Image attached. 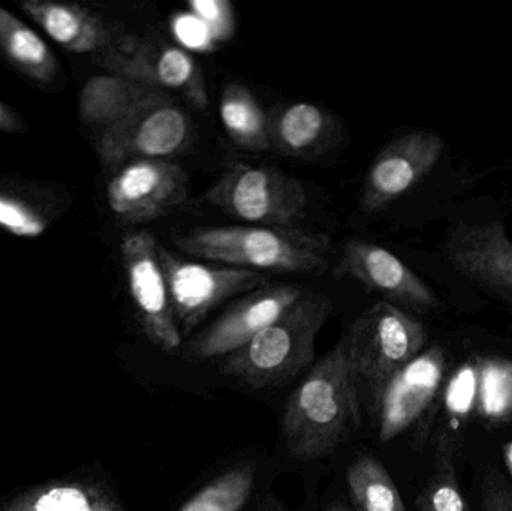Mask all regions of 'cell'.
I'll return each mask as SVG.
<instances>
[{
	"label": "cell",
	"instance_id": "1",
	"mask_svg": "<svg viewBox=\"0 0 512 511\" xmlns=\"http://www.w3.org/2000/svg\"><path fill=\"white\" fill-rule=\"evenodd\" d=\"M361 414L342 339L313 365L286 402L282 437L288 452L300 461L331 455L360 429Z\"/></svg>",
	"mask_w": 512,
	"mask_h": 511
},
{
	"label": "cell",
	"instance_id": "2",
	"mask_svg": "<svg viewBox=\"0 0 512 511\" xmlns=\"http://www.w3.org/2000/svg\"><path fill=\"white\" fill-rule=\"evenodd\" d=\"M183 254L213 264L274 272H319L327 266L331 239L300 228L237 225L198 227L176 237Z\"/></svg>",
	"mask_w": 512,
	"mask_h": 511
},
{
	"label": "cell",
	"instance_id": "3",
	"mask_svg": "<svg viewBox=\"0 0 512 511\" xmlns=\"http://www.w3.org/2000/svg\"><path fill=\"white\" fill-rule=\"evenodd\" d=\"M331 311L327 297L304 294L279 320L225 357L222 372L255 390L289 383L315 360L316 338Z\"/></svg>",
	"mask_w": 512,
	"mask_h": 511
},
{
	"label": "cell",
	"instance_id": "4",
	"mask_svg": "<svg viewBox=\"0 0 512 511\" xmlns=\"http://www.w3.org/2000/svg\"><path fill=\"white\" fill-rule=\"evenodd\" d=\"M343 339L361 407L375 414L388 381L423 350L426 330L408 312L384 300L366 309Z\"/></svg>",
	"mask_w": 512,
	"mask_h": 511
},
{
	"label": "cell",
	"instance_id": "5",
	"mask_svg": "<svg viewBox=\"0 0 512 511\" xmlns=\"http://www.w3.org/2000/svg\"><path fill=\"white\" fill-rule=\"evenodd\" d=\"M204 198L234 218L265 227L297 228L309 204L306 189L295 177L249 164L228 167Z\"/></svg>",
	"mask_w": 512,
	"mask_h": 511
},
{
	"label": "cell",
	"instance_id": "6",
	"mask_svg": "<svg viewBox=\"0 0 512 511\" xmlns=\"http://www.w3.org/2000/svg\"><path fill=\"white\" fill-rule=\"evenodd\" d=\"M159 260L183 338L222 303L267 287V278L256 270L183 260L162 245H159Z\"/></svg>",
	"mask_w": 512,
	"mask_h": 511
},
{
	"label": "cell",
	"instance_id": "7",
	"mask_svg": "<svg viewBox=\"0 0 512 511\" xmlns=\"http://www.w3.org/2000/svg\"><path fill=\"white\" fill-rule=\"evenodd\" d=\"M188 114L170 96L153 99L104 129L99 155L110 167L134 161H168L191 144Z\"/></svg>",
	"mask_w": 512,
	"mask_h": 511
},
{
	"label": "cell",
	"instance_id": "8",
	"mask_svg": "<svg viewBox=\"0 0 512 511\" xmlns=\"http://www.w3.org/2000/svg\"><path fill=\"white\" fill-rule=\"evenodd\" d=\"M120 252L144 335L159 350L167 353L179 350L183 336L159 260L158 240L147 231H132L123 237Z\"/></svg>",
	"mask_w": 512,
	"mask_h": 511
},
{
	"label": "cell",
	"instance_id": "9",
	"mask_svg": "<svg viewBox=\"0 0 512 511\" xmlns=\"http://www.w3.org/2000/svg\"><path fill=\"white\" fill-rule=\"evenodd\" d=\"M101 65L111 74L140 81L164 92H179L200 110L209 104L200 66L188 51L174 45L137 36L114 39L102 53Z\"/></svg>",
	"mask_w": 512,
	"mask_h": 511
},
{
	"label": "cell",
	"instance_id": "10",
	"mask_svg": "<svg viewBox=\"0 0 512 511\" xmlns=\"http://www.w3.org/2000/svg\"><path fill=\"white\" fill-rule=\"evenodd\" d=\"M188 197V174L176 162L150 159L122 165L107 188L108 206L125 224L164 218Z\"/></svg>",
	"mask_w": 512,
	"mask_h": 511
},
{
	"label": "cell",
	"instance_id": "11",
	"mask_svg": "<svg viewBox=\"0 0 512 511\" xmlns=\"http://www.w3.org/2000/svg\"><path fill=\"white\" fill-rule=\"evenodd\" d=\"M307 291L298 285H267L252 291L212 326L195 336L183 356L191 360L230 356L279 320Z\"/></svg>",
	"mask_w": 512,
	"mask_h": 511
},
{
	"label": "cell",
	"instance_id": "12",
	"mask_svg": "<svg viewBox=\"0 0 512 511\" xmlns=\"http://www.w3.org/2000/svg\"><path fill=\"white\" fill-rule=\"evenodd\" d=\"M444 150L435 132L414 131L388 143L370 165L361 207L378 212L411 191L433 170Z\"/></svg>",
	"mask_w": 512,
	"mask_h": 511
},
{
	"label": "cell",
	"instance_id": "13",
	"mask_svg": "<svg viewBox=\"0 0 512 511\" xmlns=\"http://www.w3.org/2000/svg\"><path fill=\"white\" fill-rule=\"evenodd\" d=\"M337 278L360 282L367 290L382 294L387 302L415 311L438 306L435 293L393 252L375 243L352 239L337 263Z\"/></svg>",
	"mask_w": 512,
	"mask_h": 511
},
{
	"label": "cell",
	"instance_id": "14",
	"mask_svg": "<svg viewBox=\"0 0 512 511\" xmlns=\"http://www.w3.org/2000/svg\"><path fill=\"white\" fill-rule=\"evenodd\" d=\"M445 354L441 348L418 354L391 377L376 407L379 438L391 441L426 413L441 386Z\"/></svg>",
	"mask_w": 512,
	"mask_h": 511
},
{
	"label": "cell",
	"instance_id": "15",
	"mask_svg": "<svg viewBox=\"0 0 512 511\" xmlns=\"http://www.w3.org/2000/svg\"><path fill=\"white\" fill-rule=\"evenodd\" d=\"M448 258L465 278L512 302V242L501 222L460 224L448 239Z\"/></svg>",
	"mask_w": 512,
	"mask_h": 511
},
{
	"label": "cell",
	"instance_id": "16",
	"mask_svg": "<svg viewBox=\"0 0 512 511\" xmlns=\"http://www.w3.org/2000/svg\"><path fill=\"white\" fill-rule=\"evenodd\" d=\"M21 9L60 47L71 53H104L114 42L107 23L83 6L51 0H26Z\"/></svg>",
	"mask_w": 512,
	"mask_h": 511
},
{
	"label": "cell",
	"instance_id": "17",
	"mask_svg": "<svg viewBox=\"0 0 512 511\" xmlns=\"http://www.w3.org/2000/svg\"><path fill=\"white\" fill-rule=\"evenodd\" d=\"M164 90L116 74L95 75L84 84L80 96L81 117L105 128L125 119L135 108L165 98Z\"/></svg>",
	"mask_w": 512,
	"mask_h": 511
},
{
	"label": "cell",
	"instance_id": "18",
	"mask_svg": "<svg viewBox=\"0 0 512 511\" xmlns=\"http://www.w3.org/2000/svg\"><path fill=\"white\" fill-rule=\"evenodd\" d=\"M330 114L310 102H294L268 119L271 147L289 156L316 152L331 132Z\"/></svg>",
	"mask_w": 512,
	"mask_h": 511
},
{
	"label": "cell",
	"instance_id": "19",
	"mask_svg": "<svg viewBox=\"0 0 512 511\" xmlns=\"http://www.w3.org/2000/svg\"><path fill=\"white\" fill-rule=\"evenodd\" d=\"M0 51L26 77L50 83L57 75V60L47 42L26 23L0 6Z\"/></svg>",
	"mask_w": 512,
	"mask_h": 511
},
{
	"label": "cell",
	"instance_id": "20",
	"mask_svg": "<svg viewBox=\"0 0 512 511\" xmlns=\"http://www.w3.org/2000/svg\"><path fill=\"white\" fill-rule=\"evenodd\" d=\"M219 114L225 131L237 146L258 152L270 149L268 117L248 87L228 83L222 90Z\"/></svg>",
	"mask_w": 512,
	"mask_h": 511
},
{
	"label": "cell",
	"instance_id": "21",
	"mask_svg": "<svg viewBox=\"0 0 512 511\" xmlns=\"http://www.w3.org/2000/svg\"><path fill=\"white\" fill-rule=\"evenodd\" d=\"M346 483L357 511H406L393 477L378 459H357L348 468Z\"/></svg>",
	"mask_w": 512,
	"mask_h": 511
},
{
	"label": "cell",
	"instance_id": "22",
	"mask_svg": "<svg viewBox=\"0 0 512 511\" xmlns=\"http://www.w3.org/2000/svg\"><path fill=\"white\" fill-rule=\"evenodd\" d=\"M477 407L492 423L512 422V362L504 359L477 360Z\"/></svg>",
	"mask_w": 512,
	"mask_h": 511
},
{
	"label": "cell",
	"instance_id": "23",
	"mask_svg": "<svg viewBox=\"0 0 512 511\" xmlns=\"http://www.w3.org/2000/svg\"><path fill=\"white\" fill-rule=\"evenodd\" d=\"M255 471L240 467L204 486L179 511H243L254 491Z\"/></svg>",
	"mask_w": 512,
	"mask_h": 511
},
{
	"label": "cell",
	"instance_id": "24",
	"mask_svg": "<svg viewBox=\"0 0 512 511\" xmlns=\"http://www.w3.org/2000/svg\"><path fill=\"white\" fill-rule=\"evenodd\" d=\"M30 511H122L114 503L96 500L75 486H57L36 498Z\"/></svg>",
	"mask_w": 512,
	"mask_h": 511
},
{
	"label": "cell",
	"instance_id": "25",
	"mask_svg": "<svg viewBox=\"0 0 512 511\" xmlns=\"http://www.w3.org/2000/svg\"><path fill=\"white\" fill-rule=\"evenodd\" d=\"M436 474L420 497L423 511H469L468 503L460 492L459 483L448 461Z\"/></svg>",
	"mask_w": 512,
	"mask_h": 511
},
{
	"label": "cell",
	"instance_id": "26",
	"mask_svg": "<svg viewBox=\"0 0 512 511\" xmlns=\"http://www.w3.org/2000/svg\"><path fill=\"white\" fill-rule=\"evenodd\" d=\"M192 17L197 18L213 41H230L236 32L233 5L228 0H191L188 3Z\"/></svg>",
	"mask_w": 512,
	"mask_h": 511
},
{
	"label": "cell",
	"instance_id": "27",
	"mask_svg": "<svg viewBox=\"0 0 512 511\" xmlns=\"http://www.w3.org/2000/svg\"><path fill=\"white\" fill-rule=\"evenodd\" d=\"M477 362L466 363L454 375L445 393V407L454 419H466L477 404Z\"/></svg>",
	"mask_w": 512,
	"mask_h": 511
},
{
	"label": "cell",
	"instance_id": "28",
	"mask_svg": "<svg viewBox=\"0 0 512 511\" xmlns=\"http://www.w3.org/2000/svg\"><path fill=\"white\" fill-rule=\"evenodd\" d=\"M0 228L18 237H39L45 233V222L38 213L14 198L0 195Z\"/></svg>",
	"mask_w": 512,
	"mask_h": 511
},
{
	"label": "cell",
	"instance_id": "29",
	"mask_svg": "<svg viewBox=\"0 0 512 511\" xmlns=\"http://www.w3.org/2000/svg\"><path fill=\"white\" fill-rule=\"evenodd\" d=\"M484 511H512V494L507 485L490 480L484 486Z\"/></svg>",
	"mask_w": 512,
	"mask_h": 511
},
{
	"label": "cell",
	"instance_id": "30",
	"mask_svg": "<svg viewBox=\"0 0 512 511\" xmlns=\"http://www.w3.org/2000/svg\"><path fill=\"white\" fill-rule=\"evenodd\" d=\"M20 128V120L14 111L9 110L8 105L0 101V132L17 131Z\"/></svg>",
	"mask_w": 512,
	"mask_h": 511
},
{
	"label": "cell",
	"instance_id": "31",
	"mask_svg": "<svg viewBox=\"0 0 512 511\" xmlns=\"http://www.w3.org/2000/svg\"><path fill=\"white\" fill-rule=\"evenodd\" d=\"M258 511H285L282 507L277 504V501H274L273 498H265L261 504H259Z\"/></svg>",
	"mask_w": 512,
	"mask_h": 511
},
{
	"label": "cell",
	"instance_id": "32",
	"mask_svg": "<svg viewBox=\"0 0 512 511\" xmlns=\"http://www.w3.org/2000/svg\"><path fill=\"white\" fill-rule=\"evenodd\" d=\"M327 511H349V510L346 509L345 506H334V507H331V509H328Z\"/></svg>",
	"mask_w": 512,
	"mask_h": 511
},
{
	"label": "cell",
	"instance_id": "33",
	"mask_svg": "<svg viewBox=\"0 0 512 511\" xmlns=\"http://www.w3.org/2000/svg\"><path fill=\"white\" fill-rule=\"evenodd\" d=\"M508 461H510V467L512 470V446L510 447V450H508Z\"/></svg>",
	"mask_w": 512,
	"mask_h": 511
}]
</instances>
